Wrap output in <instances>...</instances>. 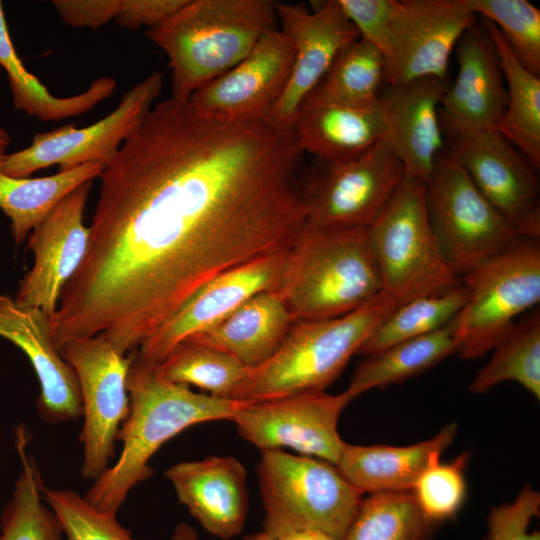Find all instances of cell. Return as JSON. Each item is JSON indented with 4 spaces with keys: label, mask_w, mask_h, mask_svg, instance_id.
I'll use <instances>...</instances> for the list:
<instances>
[{
    "label": "cell",
    "mask_w": 540,
    "mask_h": 540,
    "mask_svg": "<svg viewBox=\"0 0 540 540\" xmlns=\"http://www.w3.org/2000/svg\"><path fill=\"white\" fill-rule=\"evenodd\" d=\"M447 80L424 77L386 86L380 96L385 134L404 174L426 183L444 150L439 106Z\"/></svg>",
    "instance_id": "obj_22"
},
{
    "label": "cell",
    "mask_w": 540,
    "mask_h": 540,
    "mask_svg": "<svg viewBox=\"0 0 540 540\" xmlns=\"http://www.w3.org/2000/svg\"><path fill=\"white\" fill-rule=\"evenodd\" d=\"M406 14L393 56L387 86L418 78L447 80L450 56L476 15L464 0H405Z\"/></svg>",
    "instance_id": "obj_21"
},
{
    "label": "cell",
    "mask_w": 540,
    "mask_h": 540,
    "mask_svg": "<svg viewBox=\"0 0 540 540\" xmlns=\"http://www.w3.org/2000/svg\"><path fill=\"white\" fill-rule=\"evenodd\" d=\"M43 499L54 513L64 540H137L119 523L117 514L98 510L75 491L44 486Z\"/></svg>",
    "instance_id": "obj_38"
},
{
    "label": "cell",
    "mask_w": 540,
    "mask_h": 540,
    "mask_svg": "<svg viewBox=\"0 0 540 540\" xmlns=\"http://www.w3.org/2000/svg\"><path fill=\"white\" fill-rule=\"evenodd\" d=\"M294 322L280 295L269 290L186 340L225 352L255 369L275 354Z\"/></svg>",
    "instance_id": "obj_26"
},
{
    "label": "cell",
    "mask_w": 540,
    "mask_h": 540,
    "mask_svg": "<svg viewBox=\"0 0 540 540\" xmlns=\"http://www.w3.org/2000/svg\"><path fill=\"white\" fill-rule=\"evenodd\" d=\"M353 399L344 390L246 402L231 421L239 435L261 451L289 448L336 465L346 445L338 433V420Z\"/></svg>",
    "instance_id": "obj_13"
},
{
    "label": "cell",
    "mask_w": 540,
    "mask_h": 540,
    "mask_svg": "<svg viewBox=\"0 0 540 540\" xmlns=\"http://www.w3.org/2000/svg\"><path fill=\"white\" fill-rule=\"evenodd\" d=\"M446 150L519 236L540 237L538 171L497 129L451 137Z\"/></svg>",
    "instance_id": "obj_14"
},
{
    "label": "cell",
    "mask_w": 540,
    "mask_h": 540,
    "mask_svg": "<svg viewBox=\"0 0 540 540\" xmlns=\"http://www.w3.org/2000/svg\"><path fill=\"white\" fill-rule=\"evenodd\" d=\"M314 537H315V533L299 532V533L288 534V535L279 537L275 540H314Z\"/></svg>",
    "instance_id": "obj_45"
},
{
    "label": "cell",
    "mask_w": 540,
    "mask_h": 540,
    "mask_svg": "<svg viewBox=\"0 0 540 540\" xmlns=\"http://www.w3.org/2000/svg\"><path fill=\"white\" fill-rule=\"evenodd\" d=\"M0 336L30 360L40 383L37 410L43 421L56 424L82 416L76 374L55 346L51 318L43 310L0 293Z\"/></svg>",
    "instance_id": "obj_20"
},
{
    "label": "cell",
    "mask_w": 540,
    "mask_h": 540,
    "mask_svg": "<svg viewBox=\"0 0 540 540\" xmlns=\"http://www.w3.org/2000/svg\"><path fill=\"white\" fill-rule=\"evenodd\" d=\"M162 87L163 74L155 71L125 92L117 107L97 122L36 133L28 147L5 155L2 171L25 178L54 165L60 171L86 163L106 165L152 109Z\"/></svg>",
    "instance_id": "obj_12"
},
{
    "label": "cell",
    "mask_w": 540,
    "mask_h": 540,
    "mask_svg": "<svg viewBox=\"0 0 540 540\" xmlns=\"http://www.w3.org/2000/svg\"><path fill=\"white\" fill-rule=\"evenodd\" d=\"M458 346L453 319L436 331L366 356L346 390L356 398L370 389L401 383L458 352Z\"/></svg>",
    "instance_id": "obj_30"
},
{
    "label": "cell",
    "mask_w": 540,
    "mask_h": 540,
    "mask_svg": "<svg viewBox=\"0 0 540 540\" xmlns=\"http://www.w3.org/2000/svg\"><path fill=\"white\" fill-rule=\"evenodd\" d=\"M400 305L380 292L345 315L295 321L275 354L251 370L239 400L258 402L324 391L374 329Z\"/></svg>",
    "instance_id": "obj_5"
},
{
    "label": "cell",
    "mask_w": 540,
    "mask_h": 540,
    "mask_svg": "<svg viewBox=\"0 0 540 540\" xmlns=\"http://www.w3.org/2000/svg\"><path fill=\"white\" fill-rule=\"evenodd\" d=\"M539 512V493L529 485L523 487L513 502L491 509L485 540H540L539 532L529 531Z\"/></svg>",
    "instance_id": "obj_41"
},
{
    "label": "cell",
    "mask_w": 540,
    "mask_h": 540,
    "mask_svg": "<svg viewBox=\"0 0 540 540\" xmlns=\"http://www.w3.org/2000/svg\"><path fill=\"white\" fill-rule=\"evenodd\" d=\"M27 443L26 432L20 426L16 430V449L22 471L0 516V540H64L54 513L43 504V480L28 454Z\"/></svg>",
    "instance_id": "obj_32"
},
{
    "label": "cell",
    "mask_w": 540,
    "mask_h": 540,
    "mask_svg": "<svg viewBox=\"0 0 540 540\" xmlns=\"http://www.w3.org/2000/svg\"><path fill=\"white\" fill-rule=\"evenodd\" d=\"M292 130L303 154L339 161L357 157L381 140L385 121L380 99L369 106L352 105L317 86L299 106Z\"/></svg>",
    "instance_id": "obj_24"
},
{
    "label": "cell",
    "mask_w": 540,
    "mask_h": 540,
    "mask_svg": "<svg viewBox=\"0 0 540 540\" xmlns=\"http://www.w3.org/2000/svg\"><path fill=\"white\" fill-rule=\"evenodd\" d=\"M367 234L381 292L399 304L462 285L433 232L421 180L404 175Z\"/></svg>",
    "instance_id": "obj_7"
},
{
    "label": "cell",
    "mask_w": 540,
    "mask_h": 540,
    "mask_svg": "<svg viewBox=\"0 0 540 540\" xmlns=\"http://www.w3.org/2000/svg\"><path fill=\"white\" fill-rule=\"evenodd\" d=\"M404 175L403 165L383 138L351 159H315L301 176L305 223L329 228L368 227Z\"/></svg>",
    "instance_id": "obj_10"
},
{
    "label": "cell",
    "mask_w": 540,
    "mask_h": 540,
    "mask_svg": "<svg viewBox=\"0 0 540 540\" xmlns=\"http://www.w3.org/2000/svg\"><path fill=\"white\" fill-rule=\"evenodd\" d=\"M425 188L433 232L460 279L519 237L446 149L438 156Z\"/></svg>",
    "instance_id": "obj_9"
},
{
    "label": "cell",
    "mask_w": 540,
    "mask_h": 540,
    "mask_svg": "<svg viewBox=\"0 0 540 540\" xmlns=\"http://www.w3.org/2000/svg\"><path fill=\"white\" fill-rule=\"evenodd\" d=\"M81 394V474L96 480L110 466L121 425L129 413L127 375L134 353L120 354L102 334L67 340L60 348Z\"/></svg>",
    "instance_id": "obj_11"
},
{
    "label": "cell",
    "mask_w": 540,
    "mask_h": 540,
    "mask_svg": "<svg viewBox=\"0 0 540 540\" xmlns=\"http://www.w3.org/2000/svg\"><path fill=\"white\" fill-rule=\"evenodd\" d=\"M473 14L492 22L512 53L529 72L540 76V10L526 0H464Z\"/></svg>",
    "instance_id": "obj_37"
},
{
    "label": "cell",
    "mask_w": 540,
    "mask_h": 540,
    "mask_svg": "<svg viewBox=\"0 0 540 540\" xmlns=\"http://www.w3.org/2000/svg\"><path fill=\"white\" fill-rule=\"evenodd\" d=\"M458 74L445 90L439 119L449 138L497 129L507 102V91L497 54L483 28L470 27L456 46Z\"/></svg>",
    "instance_id": "obj_19"
},
{
    "label": "cell",
    "mask_w": 540,
    "mask_h": 540,
    "mask_svg": "<svg viewBox=\"0 0 540 540\" xmlns=\"http://www.w3.org/2000/svg\"><path fill=\"white\" fill-rule=\"evenodd\" d=\"M92 182H87L58 202L33 229L28 249L33 265L20 281L15 300L37 307L51 319L68 280L79 268L89 241L83 215Z\"/></svg>",
    "instance_id": "obj_17"
},
{
    "label": "cell",
    "mask_w": 540,
    "mask_h": 540,
    "mask_svg": "<svg viewBox=\"0 0 540 540\" xmlns=\"http://www.w3.org/2000/svg\"><path fill=\"white\" fill-rule=\"evenodd\" d=\"M387 59L359 37L336 55L318 86L330 96L357 106L376 104L387 86Z\"/></svg>",
    "instance_id": "obj_35"
},
{
    "label": "cell",
    "mask_w": 540,
    "mask_h": 540,
    "mask_svg": "<svg viewBox=\"0 0 540 540\" xmlns=\"http://www.w3.org/2000/svg\"><path fill=\"white\" fill-rule=\"evenodd\" d=\"M257 475L263 531L274 540L299 532L342 540L363 499L336 465L315 457L261 451Z\"/></svg>",
    "instance_id": "obj_6"
},
{
    "label": "cell",
    "mask_w": 540,
    "mask_h": 540,
    "mask_svg": "<svg viewBox=\"0 0 540 540\" xmlns=\"http://www.w3.org/2000/svg\"><path fill=\"white\" fill-rule=\"evenodd\" d=\"M314 540H336V539L331 538V537L326 536V535H322V534H317V533H315Z\"/></svg>",
    "instance_id": "obj_48"
},
{
    "label": "cell",
    "mask_w": 540,
    "mask_h": 540,
    "mask_svg": "<svg viewBox=\"0 0 540 540\" xmlns=\"http://www.w3.org/2000/svg\"><path fill=\"white\" fill-rule=\"evenodd\" d=\"M52 4L69 26L98 29L115 20L121 0H54Z\"/></svg>",
    "instance_id": "obj_42"
},
{
    "label": "cell",
    "mask_w": 540,
    "mask_h": 540,
    "mask_svg": "<svg viewBox=\"0 0 540 540\" xmlns=\"http://www.w3.org/2000/svg\"><path fill=\"white\" fill-rule=\"evenodd\" d=\"M294 49L279 28L264 34L233 68L187 101L202 118L228 124L264 121L289 80Z\"/></svg>",
    "instance_id": "obj_15"
},
{
    "label": "cell",
    "mask_w": 540,
    "mask_h": 540,
    "mask_svg": "<svg viewBox=\"0 0 540 540\" xmlns=\"http://www.w3.org/2000/svg\"><path fill=\"white\" fill-rule=\"evenodd\" d=\"M179 502L221 540L239 535L248 513L247 472L234 456L183 461L165 470Z\"/></svg>",
    "instance_id": "obj_23"
},
{
    "label": "cell",
    "mask_w": 540,
    "mask_h": 540,
    "mask_svg": "<svg viewBox=\"0 0 540 540\" xmlns=\"http://www.w3.org/2000/svg\"><path fill=\"white\" fill-rule=\"evenodd\" d=\"M294 321L345 315L381 292L367 227L304 224L275 290Z\"/></svg>",
    "instance_id": "obj_4"
},
{
    "label": "cell",
    "mask_w": 540,
    "mask_h": 540,
    "mask_svg": "<svg viewBox=\"0 0 540 540\" xmlns=\"http://www.w3.org/2000/svg\"><path fill=\"white\" fill-rule=\"evenodd\" d=\"M171 540H199V538L190 525L181 522L174 528Z\"/></svg>",
    "instance_id": "obj_44"
},
{
    "label": "cell",
    "mask_w": 540,
    "mask_h": 540,
    "mask_svg": "<svg viewBox=\"0 0 540 540\" xmlns=\"http://www.w3.org/2000/svg\"><path fill=\"white\" fill-rule=\"evenodd\" d=\"M11 142L9 133L0 127V146L7 147Z\"/></svg>",
    "instance_id": "obj_47"
},
{
    "label": "cell",
    "mask_w": 540,
    "mask_h": 540,
    "mask_svg": "<svg viewBox=\"0 0 540 540\" xmlns=\"http://www.w3.org/2000/svg\"><path fill=\"white\" fill-rule=\"evenodd\" d=\"M361 38L376 46L388 61L403 27L406 5L396 0H339Z\"/></svg>",
    "instance_id": "obj_40"
},
{
    "label": "cell",
    "mask_w": 540,
    "mask_h": 540,
    "mask_svg": "<svg viewBox=\"0 0 540 540\" xmlns=\"http://www.w3.org/2000/svg\"><path fill=\"white\" fill-rule=\"evenodd\" d=\"M292 129L157 103L99 176L85 256L51 319L60 349L102 334L135 352L209 281L288 251L304 224Z\"/></svg>",
    "instance_id": "obj_1"
},
{
    "label": "cell",
    "mask_w": 540,
    "mask_h": 540,
    "mask_svg": "<svg viewBox=\"0 0 540 540\" xmlns=\"http://www.w3.org/2000/svg\"><path fill=\"white\" fill-rule=\"evenodd\" d=\"M435 525L411 492H379L363 498L342 540H430Z\"/></svg>",
    "instance_id": "obj_36"
},
{
    "label": "cell",
    "mask_w": 540,
    "mask_h": 540,
    "mask_svg": "<svg viewBox=\"0 0 540 540\" xmlns=\"http://www.w3.org/2000/svg\"><path fill=\"white\" fill-rule=\"evenodd\" d=\"M461 281L469 298L454 318L458 352L463 359H476L496 346L518 316L539 303V238L517 237Z\"/></svg>",
    "instance_id": "obj_8"
},
{
    "label": "cell",
    "mask_w": 540,
    "mask_h": 540,
    "mask_svg": "<svg viewBox=\"0 0 540 540\" xmlns=\"http://www.w3.org/2000/svg\"><path fill=\"white\" fill-rule=\"evenodd\" d=\"M129 413L118 433L117 461L84 496L100 511L117 514L129 492L154 474L150 460L185 429L200 423L231 420L247 402L192 391L166 379L158 364L134 353L127 375Z\"/></svg>",
    "instance_id": "obj_2"
},
{
    "label": "cell",
    "mask_w": 540,
    "mask_h": 540,
    "mask_svg": "<svg viewBox=\"0 0 540 540\" xmlns=\"http://www.w3.org/2000/svg\"><path fill=\"white\" fill-rule=\"evenodd\" d=\"M286 254L255 259L209 281L139 347V356L158 364L179 343L212 327L251 297L275 291Z\"/></svg>",
    "instance_id": "obj_18"
},
{
    "label": "cell",
    "mask_w": 540,
    "mask_h": 540,
    "mask_svg": "<svg viewBox=\"0 0 540 540\" xmlns=\"http://www.w3.org/2000/svg\"><path fill=\"white\" fill-rule=\"evenodd\" d=\"M187 0H121L115 21L123 29L136 30L143 26L155 27L177 10Z\"/></svg>",
    "instance_id": "obj_43"
},
{
    "label": "cell",
    "mask_w": 540,
    "mask_h": 540,
    "mask_svg": "<svg viewBox=\"0 0 540 540\" xmlns=\"http://www.w3.org/2000/svg\"><path fill=\"white\" fill-rule=\"evenodd\" d=\"M158 368L169 381L230 400H239L252 370L225 352L188 340L179 343Z\"/></svg>",
    "instance_id": "obj_33"
},
{
    "label": "cell",
    "mask_w": 540,
    "mask_h": 540,
    "mask_svg": "<svg viewBox=\"0 0 540 540\" xmlns=\"http://www.w3.org/2000/svg\"><path fill=\"white\" fill-rule=\"evenodd\" d=\"M468 298L469 291L462 284L446 292L417 297L401 304L374 329L358 354L369 356L440 329L456 317Z\"/></svg>",
    "instance_id": "obj_34"
},
{
    "label": "cell",
    "mask_w": 540,
    "mask_h": 540,
    "mask_svg": "<svg viewBox=\"0 0 540 540\" xmlns=\"http://www.w3.org/2000/svg\"><path fill=\"white\" fill-rule=\"evenodd\" d=\"M483 29L494 47L507 84L506 107L497 130L539 171L540 76L520 64L492 22L484 19Z\"/></svg>",
    "instance_id": "obj_28"
},
{
    "label": "cell",
    "mask_w": 540,
    "mask_h": 540,
    "mask_svg": "<svg viewBox=\"0 0 540 540\" xmlns=\"http://www.w3.org/2000/svg\"><path fill=\"white\" fill-rule=\"evenodd\" d=\"M278 28L292 42L294 60L287 85L264 119L281 129H292L299 106L321 82L338 52L360 37L339 0L314 4L276 3Z\"/></svg>",
    "instance_id": "obj_16"
},
{
    "label": "cell",
    "mask_w": 540,
    "mask_h": 540,
    "mask_svg": "<svg viewBox=\"0 0 540 540\" xmlns=\"http://www.w3.org/2000/svg\"><path fill=\"white\" fill-rule=\"evenodd\" d=\"M456 432V423H450L434 437L407 446L346 443L336 467L362 494L411 492L422 472L440 461Z\"/></svg>",
    "instance_id": "obj_25"
},
{
    "label": "cell",
    "mask_w": 540,
    "mask_h": 540,
    "mask_svg": "<svg viewBox=\"0 0 540 540\" xmlns=\"http://www.w3.org/2000/svg\"><path fill=\"white\" fill-rule=\"evenodd\" d=\"M493 350V355L477 372L469 390L473 393H485L502 382L515 381L539 400V309L536 308L517 320Z\"/></svg>",
    "instance_id": "obj_31"
},
{
    "label": "cell",
    "mask_w": 540,
    "mask_h": 540,
    "mask_svg": "<svg viewBox=\"0 0 540 540\" xmlns=\"http://www.w3.org/2000/svg\"><path fill=\"white\" fill-rule=\"evenodd\" d=\"M5 148L0 146V209L10 219L16 244L23 242L66 195L98 178L105 167L102 163H86L45 177H11L2 171Z\"/></svg>",
    "instance_id": "obj_29"
},
{
    "label": "cell",
    "mask_w": 540,
    "mask_h": 540,
    "mask_svg": "<svg viewBox=\"0 0 540 540\" xmlns=\"http://www.w3.org/2000/svg\"><path fill=\"white\" fill-rule=\"evenodd\" d=\"M470 454L464 452L451 462L437 461L427 467L411 493L424 518L433 525L453 519L466 497L465 469Z\"/></svg>",
    "instance_id": "obj_39"
},
{
    "label": "cell",
    "mask_w": 540,
    "mask_h": 540,
    "mask_svg": "<svg viewBox=\"0 0 540 540\" xmlns=\"http://www.w3.org/2000/svg\"><path fill=\"white\" fill-rule=\"evenodd\" d=\"M277 28L276 2L271 0H187L146 35L168 57L171 97L186 102Z\"/></svg>",
    "instance_id": "obj_3"
},
{
    "label": "cell",
    "mask_w": 540,
    "mask_h": 540,
    "mask_svg": "<svg viewBox=\"0 0 540 540\" xmlns=\"http://www.w3.org/2000/svg\"><path fill=\"white\" fill-rule=\"evenodd\" d=\"M0 67L7 75L14 107L42 121H58L80 116L109 98L117 82L109 76L95 79L83 92L58 97L23 64L9 34L5 13L0 1Z\"/></svg>",
    "instance_id": "obj_27"
},
{
    "label": "cell",
    "mask_w": 540,
    "mask_h": 540,
    "mask_svg": "<svg viewBox=\"0 0 540 540\" xmlns=\"http://www.w3.org/2000/svg\"><path fill=\"white\" fill-rule=\"evenodd\" d=\"M242 540H274L264 531L252 533L243 537Z\"/></svg>",
    "instance_id": "obj_46"
}]
</instances>
